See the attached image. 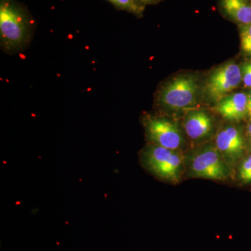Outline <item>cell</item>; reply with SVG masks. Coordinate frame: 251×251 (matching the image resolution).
<instances>
[{"instance_id":"7a4b0ae2","label":"cell","mask_w":251,"mask_h":251,"mask_svg":"<svg viewBox=\"0 0 251 251\" xmlns=\"http://www.w3.org/2000/svg\"><path fill=\"white\" fill-rule=\"evenodd\" d=\"M142 166L159 179L176 183L184 169V158L180 151L149 143L140 154Z\"/></svg>"},{"instance_id":"4fadbf2b","label":"cell","mask_w":251,"mask_h":251,"mask_svg":"<svg viewBox=\"0 0 251 251\" xmlns=\"http://www.w3.org/2000/svg\"><path fill=\"white\" fill-rule=\"evenodd\" d=\"M239 179L244 183H251V154L243 161L239 171Z\"/></svg>"},{"instance_id":"ba28073f","label":"cell","mask_w":251,"mask_h":251,"mask_svg":"<svg viewBox=\"0 0 251 251\" xmlns=\"http://www.w3.org/2000/svg\"><path fill=\"white\" fill-rule=\"evenodd\" d=\"M184 128L192 141L202 142L212 135L214 123L209 113L203 110H191L185 115Z\"/></svg>"},{"instance_id":"5bb4252c","label":"cell","mask_w":251,"mask_h":251,"mask_svg":"<svg viewBox=\"0 0 251 251\" xmlns=\"http://www.w3.org/2000/svg\"><path fill=\"white\" fill-rule=\"evenodd\" d=\"M241 70L244 87L251 88V62H247L244 64Z\"/></svg>"},{"instance_id":"e0dca14e","label":"cell","mask_w":251,"mask_h":251,"mask_svg":"<svg viewBox=\"0 0 251 251\" xmlns=\"http://www.w3.org/2000/svg\"><path fill=\"white\" fill-rule=\"evenodd\" d=\"M247 133L248 135H249V140H250V143L251 145V123L249 124L247 126Z\"/></svg>"},{"instance_id":"2e32d148","label":"cell","mask_w":251,"mask_h":251,"mask_svg":"<svg viewBox=\"0 0 251 251\" xmlns=\"http://www.w3.org/2000/svg\"><path fill=\"white\" fill-rule=\"evenodd\" d=\"M136 1H139L142 4H152V3L156 2L158 0H136Z\"/></svg>"},{"instance_id":"52a82bcc","label":"cell","mask_w":251,"mask_h":251,"mask_svg":"<svg viewBox=\"0 0 251 251\" xmlns=\"http://www.w3.org/2000/svg\"><path fill=\"white\" fill-rule=\"evenodd\" d=\"M216 147L228 166L242 156L245 150V143L242 132L234 126H226L218 132Z\"/></svg>"},{"instance_id":"30bf717a","label":"cell","mask_w":251,"mask_h":251,"mask_svg":"<svg viewBox=\"0 0 251 251\" xmlns=\"http://www.w3.org/2000/svg\"><path fill=\"white\" fill-rule=\"evenodd\" d=\"M227 17L240 25L251 24V0H221Z\"/></svg>"},{"instance_id":"277c9868","label":"cell","mask_w":251,"mask_h":251,"mask_svg":"<svg viewBox=\"0 0 251 251\" xmlns=\"http://www.w3.org/2000/svg\"><path fill=\"white\" fill-rule=\"evenodd\" d=\"M190 174L194 177L223 181L227 179L229 166L216 145L207 144L190 156Z\"/></svg>"},{"instance_id":"8992f818","label":"cell","mask_w":251,"mask_h":251,"mask_svg":"<svg viewBox=\"0 0 251 251\" xmlns=\"http://www.w3.org/2000/svg\"><path fill=\"white\" fill-rule=\"evenodd\" d=\"M242 70L234 62L226 63L211 73L206 81L204 92L211 101L219 102L239 87Z\"/></svg>"},{"instance_id":"6da1fadb","label":"cell","mask_w":251,"mask_h":251,"mask_svg":"<svg viewBox=\"0 0 251 251\" xmlns=\"http://www.w3.org/2000/svg\"><path fill=\"white\" fill-rule=\"evenodd\" d=\"M34 22L15 0H0V46L6 53H18L30 44Z\"/></svg>"},{"instance_id":"3957f363","label":"cell","mask_w":251,"mask_h":251,"mask_svg":"<svg viewBox=\"0 0 251 251\" xmlns=\"http://www.w3.org/2000/svg\"><path fill=\"white\" fill-rule=\"evenodd\" d=\"M198 77L193 74H183L170 80L157 94L158 106L168 111L193 110L199 94Z\"/></svg>"},{"instance_id":"8fae6325","label":"cell","mask_w":251,"mask_h":251,"mask_svg":"<svg viewBox=\"0 0 251 251\" xmlns=\"http://www.w3.org/2000/svg\"><path fill=\"white\" fill-rule=\"evenodd\" d=\"M108 1L119 9L126 10L138 16L141 15L144 10L143 6L138 4L136 0H108Z\"/></svg>"},{"instance_id":"7c38bea8","label":"cell","mask_w":251,"mask_h":251,"mask_svg":"<svg viewBox=\"0 0 251 251\" xmlns=\"http://www.w3.org/2000/svg\"><path fill=\"white\" fill-rule=\"evenodd\" d=\"M239 29L242 51L251 56V24L240 25Z\"/></svg>"},{"instance_id":"5b68a950","label":"cell","mask_w":251,"mask_h":251,"mask_svg":"<svg viewBox=\"0 0 251 251\" xmlns=\"http://www.w3.org/2000/svg\"><path fill=\"white\" fill-rule=\"evenodd\" d=\"M143 122L149 143L176 151L184 146V137L175 122L150 115L144 117Z\"/></svg>"},{"instance_id":"9c48e42d","label":"cell","mask_w":251,"mask_h":251,"mask_svg":"<svg viewBox=\"0 0 251 251\" xmlns=\"http://www.w3.org/2000/svg\"><path fill=\"white\" fill-rule=\"evenodd\" d=\"M248 96L243 92L229 94L218 102L216 110L228 121L239 122L247 115Z\"/></svg>"},{"instance_id":"9a60e30c","label":"cell","mask_w":251,"mask_h":251,"mask_svg":"<svg viewBox=\"0 0 251 251\" xmlns=\"http://www.w3.org/2000/svg\"><path fill=\"white\" fill-rule=\"evenodd\" d=\"M248 96L247 115L251 120V92Z\"/></svg>"}]
</instances>
